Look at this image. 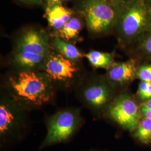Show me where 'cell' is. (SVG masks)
<instances>
[{
	"instance_id": "obj_6",
	"label": "cell",
	"mask_w": 151,
	"mask_h": 151,
	"mask_svg": "<svg viewBox=\"0 0 151 151\" xmlns=\"http://www.w3.org/2000/svg\"><path fill=\"white\" fill-rule=\"evenodd\" d=\"M120 9L111 0H87L83 9L88 29L95 34H106L114 29Z\"/></svg>"
},
{
	"instance_id": "obj_20",
	"label": "cell",
	"mask_w": 151,
	"mask_h": 151,
	"mask_svg": "<svg viewBox=\"0 0 151 151\" xmlns=\"http://www.w3.org/2000/svg\"><path fill=\"white\" fill-rule=\"evenodd\" d=\"M111 1L115 4V5L116 6L118 7H119L120 9H121L125 6L128 5L129 4L135 0H111Z\"/></svg>"
},
{
	"instance_id": "obj_24",
	"label": "cell",
	"mask_w": 151,
	"mask_h": 151,
	"mask_svg": "<svg viewBox=\"0 0 151 151\" xmlns=\"http://www.w3.org/2000/svg\"><path fill=\"white\" fill-rule=\"evenodd\" d=\"M146 5L151 8V0H142Z\"/></svg>"
},
{
	"instance_id": "obj_23",
	"label": "cell",
	"mask_w": 151,
	"mask_h": 151,
	"mask_svg": "<svg viewBox=\"0 0 151 151\" xmlns=\"http://www.w3.org/2000/svg\"><path fill=\"white\" fill-rule=\"evenodd\" d=\"M20 1L25 2L32 3V4H34V3L38 4V3H39L40 2V0H20Z\"/></svg>"
},
{
	"instance_id": "obj_4",
	"label": "cell",
	"mask_w": 151,
	"mask_h": 151,
	"mask_svg": "<svg viewBox=\"0 0 151 151\" xmlns=\"http://www.w3.org/2000/svg\"><path fill=\"white\" fill-rule=\"evenodd\" d=\"M114 29L120 43L132 47L151 29V8L142 0H135L120 10Z\"/></svg>"
},
{
	"instance_id": "obj_16",
	"label": "cell",
	"mask_w": 151,
	"mask_h": 151,
	"mask_svg": "<svg viewBox=\"0 0 151 151\" xmlns=\"http://www.w3.org/2000/svg\"><path fill=\"white\" fill-rule=\"evenodd\" d=\"M82 28V24L80 20L76 17H71L70 20L65 24L59 31L60 37L70 40L75 38L78 34Z\"/></svg>"
},
{
	"instance_id": "obj_17",
	"label": "cell",
	"mask_w": 151,
	"mask_h": 151,
	"mask_svg": "<svg viewBox=\"0 0 151 151\" xmlns=\"http://www.w3.org/2000/svg\"><path fill=\"white\" fill-rule=\"evenodd\" d=\"M133 136L144 144L151 143V119L143 118L134 130Z\"/></svg>"
},
{
	"instance_id": "obj_18",
	"label": "cell",
	"mask_w": 151,
	"mask_h": 151,
	"mask_svg": "<svg viewBox=\"0 0 151 151\" xmlns=\"http://www.w3.org/2000/svg\"><path fill=\"white\" fill-rule=\"evenodd\" d=\"M138 97L143 102L151 99V82L140 81L137 92Z\"/></svg>"
},
{
	"instance_id": "obj_7",
	"label": "cell",
	"mask_w": 151,
	"mask_h": 151,
	"mask_svg": "<svg viewBox=\"0 0 151 151\" xmlns=\"http://www.w3.org/2000/svg\"><path fill=\"white\" fill-rule=\"evenodd\" d=\"M140 105L135 97L127 92L118 94L110 104L104 118L122 129L134 131L140 120Z\"/></svg>"
},
{
	"instance_id": "obj_15",
	"label": "cell",
	"mask_w": 151,
	"mask_h": 151,
	"mask_svg": "<svg viewBox=\"0 0 151 151\" xmlns=\"http://www.w3.org/2000/svg\"><path fill=\"white\" fill-rule=\"evenodd\" d=\"M44 55L29 52L18 50L15 56L16 63L24 67H34L40 64L45 58Z\"/></svg>"
},
{
	"instance_id": "obj_25",
	"label": "cell",
	"mask_w": 151,
	"mask_h": 151,
	"mask_svg": "<svg viewBox=\"0 0 151 151\" xmlns=\"http://www.w3.org/2000/svg\"><path fill=\"white\" fill-rule=\"evenodd\" d=\"M50 1H52V2H53L58 3V2H60L62 1H64V0H50Z\"/></svg>"
},
{
	"instance_id": "obj_1",
	"label": "cell",
	"mask_w": 151,
	"mask_h": 151,
	"mask_svg": "<svg viewBox=\"0 0 151 151\" xmlns=\"http://www.w3.org/2000/svg\"><path fill=\"white\" fill-rule=\"evenodd\" d=\"M8 95L28 111L42 108L53 101L54 86L47 75L22 71L10 76L5 82Z\"/></svg>"
},
{
	"instance_id": "obj_9",
	"label": "cell",
	"mask_w": 151,
	"mask_h": 151,
	"mask_svg": "<svg viewBox=\"0 0 151 151\" xmlns=\"http://www.w3.org/2000/svg\"><path fill=\"white\" fill-rule=\"evenodd\" d=\"M138 65L134 59L115 63L108 69L106 78L118 89H123L136 79Z\"/></svg>"
},
{
	"instance_id": "obj_11",
	"label": "cell",
	"mask_w": 151,
	"mask_h": 151,
	"mask_svg": "<svg viewBox=\"0 0 151 151\" xmlns=\"http://www.w3.org/2000/svg\"><path fill=\"white\" fill-rule=\"evenodd\" d=\"M46 15L49 25L55 30H60L71 19L72 13L64 6L57 4L49 7Z\"/></svg>"
},
{
	"instance_id": "obj_19",
	"label": "cell",
	"mask_w": 151,
	"mask_h": 151,
	"mask_svg": "<svg viewBox=\"0 0 151 151\" xmlns=\"http://www.w3.org/2000/svg\"><path fill=\"white\" fill-rule=\"evenodd\" d=\"M136 79L140 81L151 82V63H146L138 66Z\"/></svg>"
},
{
	"instance_id": "obj_13",
	"label": "cell",
	"mask_w": 151,
	"mask_h": 151,
	"mask_svg": "<svg viewBox=\"0 0 151 151\" xmlns=\"http://www.w3.org/2000/svg\"><path fill=\"white\" fill-rule=\"evenodd\" d=\"M85 57L91 65L96 68L108 70L115 63L113 54L97 50H92L86 54Z\"/></svg>"
},
{
	"instance_id": "obj_5",
	"label": "cell",
	"mask_w": 151,
	"mask_h": 151,
	"mask_svg": "<svg viewBox=\"0 0 151 151\" xmlns=\"http://www.w3.org/2000/svg\"><path fill=\"white\" fill-rule=\"evenodd\" d=\"M78 97L96 118L104 117L116 94V89L106 78L86 81L78 88Z\"/></svg>"
},
{
	"instance_id": "obj_14",
	"label": "cell",
	"mask_w": 151,
	"mask_h": 151,
	"mask_svg": "<svg viewBox=\"0 0 151 151\" xmlns=\"http://www.w3.org/2000/svg\"><path fill=\"white\" fill-rule=\"evenodd\" d=\"M53 44L63 56L70 60H78L82 56L80 50L75 45L65 42L61 38H55Z\"/></svg>"
},
{
	"instance_id": "obj_22",
	"label": "cell",
	"mask_w": 151,
	"mask_h": 151,
	"mask_svg": "<svg viewBox=\"0 0 151 151\" xmlns=\"http://www.w3.org/2000/svg\"><path fill=\"white\" fill-rule=\"evenodd\" d=\"M140 105V107L142 108H146L151 110V99L141 103Z\"/></svg>"
},
{
	"instance_id": "obj_8",
	"label": "cell",
	"mask_w": 151,
	"mask_h": 151,
	"mask_svg": "<svg viewBox=\"0 0 151 151\" xmlns=\"http://www.w3.org/2000/svg\"><path fill=\"white\" fill-rule=\"evenodd\" d=\"M45 72L53 83L55 82L60 86L69 88L73 85L77 69L72 60L62 54H55L49 58L45 65Z\"/></svg>"
},
{
	"instance_id": "obj_12",
	"label": "cell",
	"mask_w": 151,
	"mask_h": 151,
	"mask_svg": "<svg viewBox=\"0 0 151 151\" xmlns=\"http://www.w3.org/2000/svg\"><path fill=\"white\" fill-rule=\"evenodd\" d=\"M132 48L137 58L151 62V29L143 35Z\"/></svg>"
},
{
	"instance_id": "obj_2",
	"label": "cell",
	"mask_w": 151,
	"mask_h": 151,
	"mask_svg": "<svg viewBox=\"0 0 151 151\" xmlns=\"http://www.w3.org/2000/svg\"><path fill=\"white\" fill-rule=\"evenodd\" d=\"M27 110L11 97L3 96L0 104V150L7 151L16 147L29 133L32 120Z\"/></svg>"
},
{
	"instance_id": "obj_26",
	"label": "cell",
	"mask_w": 151,
	"mask_h": 151,
	"mask_svg": "<svg viewBox=\"0 0 151 151\" xmlns=\"http://www.w3.org/2000/svg\"><path fill=\"white\" fill-rule=\"evenodd\" d=\"M97 151V150H87V151Z\"/></svg>"
},
{
	"instance_id": "obj_3",
	"label": "cell",
	"mask_w": 151,
	"mask_h": 151,
	"mask_svg": "<svg viewBox=\"0 0 151 151\" xmlns=\"http://www.w3.org/2000/svg\"><path fill=\"white\" fill-rule=\"evenodd\" d=\"M85 122L79 108L61 109L47 115L44 119L46 134L38 150L70 142L80 132Z\"/></svg>"
},
{
	"instance_id": "obj_10",
	"label": "cell",
	"mask_w": 151,
	"mask_h": 151,
	"mask_svg": "<svg viewBox=\"0 0 151 151\" xmlns=\"http://www.w3.org/2000/svg\"><path fill=\"white\" fill-rule=\"evenodd\" d=\"M18 50L46 55L48 43L41 33L30 30L22 36L18 44Z\"/></svg>"
},
{
	"instance_id": "obj_21",
	"label": "cell",
	"mask_w": 151,
	"mask_h": 151,
	"mask_svg": "<svg viewBox=\"0 0 151 151\" xmlns=\"http://www.w3.org/2000/svg\"><path fill=\"white\" fill-rule=\"evenodd\" d=\"M141 114L143 118L147 119H151V110L146 108L140 107Z\"/></svg>"
}]
</instances>
